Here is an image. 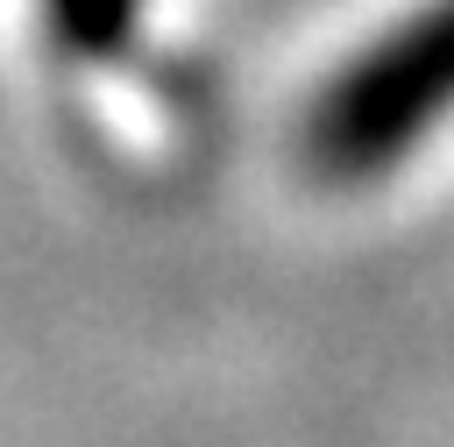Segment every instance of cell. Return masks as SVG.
Instances as JSON below:
<instances>
[{
  "mask_svg": "<svg viewBox=\"0 0 454 447\" xmlns=\"http://www.w3.org/2000/svg\"><path fill=\"white\" fill-rule=\"evenodd\" d=\"M440 121H454V0H426L383 28L319 92L305 142L326 177H376Z\"/></svg>",
  "mask_w": 454,
  "mask_h": 447,
  "instance_id": "6da1fadb",
  "label": "cell"
},
{
  "mask_svg": "<svg viewBox=\"0 0 454 447\" xmlns=\"http://www.w3.org/2000/svg\"><path fill=\"white\" fill-rule=\"evenodd\" d=\"M142 7L149 0H43V21L64 50L78 57H114L135 28H142Z\"/></svg>",
  "mask_w": 454,
  "mask_h": 447,
  "instance_id": "7a4b0ae2",
  "label": "cell"
}]
</instances>
